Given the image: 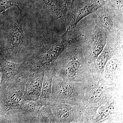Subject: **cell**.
<instances>
[{
  "label": "cell",
  "mask_w": 123,
  "mask_h": 123,
  "mask_svg": "<svg viewBox=\"0 0 123 123\" xmlns=\"http://www.w3.org/2000/svg\"><path fill=\"white\" fill-rule=\"evenodd\" d=\"M106 0H75L71 3L66 31L75 28L86 16L105 5Z\"/></svg>",
  "instance_id": "obj_6"
},
{
  "label": "cell",
  "mask_w": 123,
  "mask_h": 123,
  "mask_svg": "<svg viewBox=\"0 0 123 123\" xmlns=\"http://www.w3.org/2000/svg\"><path fill=\"white\" fill-rule=\"evenodd\" d=\"M18 18L13 22L7 33V43L4 50V59L16 63L26 61L33 50L27 45L22 22V14L20 8Z\"/></svg>",
  "instance_id": "obj_4"
},
{
  "label": "cell",
  "mask_w": 123,
  "mask_h": 123,
  "mask_svg": "<svg viewBox=\"0 0 123 123\" xmlns=\"http://www.w3.org/2000/svg\"><path fill=\"white\" fill-rule=\"evenodd\" d=\"M75 40L67 46L53 63L55 76L65 81L86 82L92 76L90 65L81 44L75 43Z\"/></svg>",
  "instance_id": "obj_1"
},
{
  "label": "cell",
  "mask_w": 123,
  "mask_h": 123,
  "mask_svg": "<svg viewBox=\"0 0 123 123\" xmlns=\"http://www.w3.org/2000/svg\"><path fill=\"white\" fill-rule=\"evenodd\" d=\"M107 31L96 24L92 33L81 44L83 53L88 63H93L97 60L105 46Z\"/></svg>",
  "instance_id": "obj_7"
},
{
  "label": "cell",
  "mask_w": 123,
  "mask_h": 123,
  "mask_svg": "<svg viewBox=\"0 0 123 123\" xmlns=\"http://www.w3.org/2000/svg\"><path fill=\"white\" fill-rule=\"evenodd\" d=\"M105 5L93 13L96 24L110 33L120 30L118 23H116V13Z\"/></svg>",
  "instance_id": "obj_11"
},
{
  "label": "cell",
  "mask_w": 123,
  "mask_h": 123,
  "mask_svg": "<svg viewBox=\"0 0 123 123\" xmlns=\"http://www.w3.org/2000/svg\"><path fill=\"white\" fill-rule=\"evenodd\" d=\"M55 123L50 105H43L33 123Z\"/></svg>",
  "instance_id": "obj_16"
},
{
  "label": "cell",
  "mask_w": 123,
  "mask_h": 123,
  "mask_svg": "<svg viewBox=\"0 0 123 123\" xmlns=\"http://www.w3.org/2000/svg\"><path fill=\"white\" fill-rule=\"evenodd\" d=\"M42 106L37 100L23 99L17 107L5 114L7 123H33Z\"/></svg>",
  "instance_id": "obj_8"
},
{
  "label": "cell",
  "mask_w": 123,
  "mask_h": 123,
  "mask_svg": "<svg viewBox=\"0 0 123 123\" xmlns=\"http://www.w3.org/2000/svg\"><path fill=\"white\" fill-rule=\"evenodd\" d=\"M50 105L55 123H77L79 112L76 106L64 103Z\"/></svg>",
  "instance_id": "obj_12"
},
{
  "label": "cell",
  "mask_w": 123,
  "mask_h": 123,
  "mask_svg": "<svg viewBox=\"0 0 123 123\" xmlns=\"http://www.w3.org/2000/svg\"><path fill=\"white\" fill-rule=\"evenodd\" d=\"M55 75V69L53 65L43 72L41 93L37 99L43 105L50 104L52 79Z\"/></svg>",
  "instance_id": "obj_14"
},
{
  "label": "cell",
  "mask_w": 123,
  "mask_h": 123,
  "mask_svg": "<svg viewBox=\"0 0 123 123\" xmlns=\"http://www.w3.org/2000/svg\"><path fill=\"white\" fill-rule=\"evenodd\" d=\"M25 83L15 82L3 86V113L17 107L23 100Z\"/></svg>",
  "instance_id": "obj_9"
},
{
  "label": "cell",
  "mask_w": 123,
  "mask_h": 123,
  "mask_svg": "<svg viewBox=\"0 0 123 123\" xmlns=\"http://www.w3.org/2000/svg\"><path fill=\"white\" fill-rule=\"evenodd\" d=\"M107 37L105 46L97 60L90 64L91 75L102 78L104 68L108 60L116 55L118 50V42L112 37Z\"/></svg>",
  "instance_id": "obj_10"
},
{
  "label": "cell",
  "mask_w": 123,
  "mask_h": 123,
  "mask_svg": "<svg viewBox=\"0 0 123 123\" xmlns=\"http://www.w3.org/2000/svg\"><path fill=\"white\" fill-rule=\"evenodd\" d=\"M13 7L19 8L18 5L15 2L10 1L8 0H0V20L8 9Z\"/></svg>",
  "instance_id": "obj_17"
},
{
  "label": "cell",
  "mask_w": 123,
  "mask_h": 123,
  "mask_svg": "<svg viewBox=\"0 0 123 123\" xmlns=\"http://www.w3.org/2000/svg\"><path fill=\"white\" fill-rule=\"evenodd\" d=\"M57 19L63 17L69 5V0H37Z\"/></svg>",
  "instance_id": "obj_15"
},
{
  "label": "cell",
  "mask_w": 123,
  "mask_h": 123,
  "mask_svg": "<svg viewBox=\"0 0 123 123\" xmlns=\"http://www.w3.org/2000/svg\"><path fill=\"white\" fill-rule=\"evenodd\" d=\"M43 72H38L27 79L25 86L23 99L37 100L41 93Z\"/></svg>",
  "instance_id": "obj_13"
},
{
  "label": "cell",
  "mask_w": 123,
  "mask_h": 123,
  "mask_svg": "<svg viewBox=\"0 0 123 123\" xmlns=\"http://www.w3.org/2000/svg\"><path fill=\"white\" fill-rule=\"evenodd\" d=\"M86 82L85 97L77 106L79 112L77 123H94L99 108L116 94V86L108 84L102 78L96 76H91Z\"/></svg>",
  "instance_id": "obj_2"
},
{
  "label": "cell",
  "mask_w": 123,
  "mask_h": 123,
  "mask_svg": "<svg viewBox=\"0 0 123 123\" xmlns=\"http://www.w3.org/2000/svg\"><path fill=\"white\" fill-rule=\"evenodd\" d=\"M86 89V82L65 81L55 75L52 79L50 104L79 105L84 99Z\"/></svg>",
  "instance_id": "obj_5"
},
{
  "label": "cell",
  "mask_w": 123,
  "mask_h": 123,
  "mask_svg": "<svg viewBox=\"0 0 123 123\" xmlns=\"http://www.w3.org/2000/svg\"><path fill=\"white\" fill-rule=\"evenodd\" d=\"M66 35L65 32L55 43L33 50L30 56L25 62L34 72H43L52 65L67 46L80 36L70 38L67 37Z\"/></svg>",
  "instance_id": "obj_3"
},
{
  "label": "cell",
  "mask_w": 123,
  "mask_h": 123,
  "mask_svg": "<svg viewBox=\"0 0 123 123\" xmlns=\"http://www.w3.org/2000/svg\"><path fill=\"white\" fill-rule=\"evenodd\" d=\"M71 0V3H72V2H73L75 0Z\"/></svg>",
  "instance_id": "obj_18"
}]
</instances>
